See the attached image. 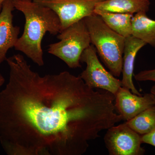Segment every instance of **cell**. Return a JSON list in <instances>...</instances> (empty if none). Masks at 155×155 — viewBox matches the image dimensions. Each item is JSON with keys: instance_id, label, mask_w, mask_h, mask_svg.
Listing matches in <instances>:
<instances>
[{"instance_id": "cell-1", "label": "cell", "mask_w": 155, "mask_h": 155, "mask_svg": "<svg viewBox=\"0 0 155 155\" xmlns=\"http://www.w3.org/2000/svg\"><path fill=\"white\" fill-rule=\"evenodd\" d=\"M0 91V143L8 155H81L103 130L122 120L115 96L64 71L41 76L22 55L7 58Z\"/></svg>"}, {"instance_id": "cell-2", "label": "cell", "mask_w": 155, "mask_h": 155, "mask_svg": "<svg viewBox=\"0 0 155 155\" xmlns=\"http://www.w3.org/2000/svg\"><path fill=\"white\" fill-rule=\"evenodd\" d=\"M15 9L25 18L24 30L14 48L40 67L44 64L42 41L47 32L53 35L61 31L58 15L52 10L33 0H12Z\"/></svg>"}, {"instance_id": "cell-3", "label": "cell", "mask_w": 155, "mask_h": 155, "mask_svg": "<svg viewBox=\"0 0 155 155\" xmlns=\"http://www.w3.org/2000/svg\"><path fill=\"white\" fill-rule=\"evenodd\" d=\"M88 29L91 44L110 72L119 77L122 72L125 38L106 25L97 14L84 19Z\"/></svg>"}, {"instance_id": "cell-4", "label": "cell", "mask_w": 155, "mask_h": 155, "mask_svg": "<svg viewBox=\"0 0 155 155\" xmlns=\"http://www.w3.org/2000/svg\"><path fill=\"white\" fill-rule=\"evenodd\" d=\"M58 38L60 41L50 45L48 52L64 61L69 68L81 67V57L91 44L84 19L61 31Z\"/></svg>"}, {"instance_id": "cell-5", "label": "cell", "mask_w": 155, "mask_h": 155, "mask_svg": "<svg viewBox=\"0 0 155 155\" xmlns=\"http://www.w3.org/2000/svg\"><path fill=\"white\" fill-rule=\"evenodd\" d=\"M97 53L93 45L84 50L80 61L86 64V68L79 76L89 87L110 92L115 96L122 87V81L104 68Z\"/></svg>"}, {"instance_id": "cell-6", "label": "cell", "mask_w": 155, "mask_h": 155, "mask_svg": "<svg viewBox=\"0 0 155 155\" xmlns=\"http://www.w3.org/2000/svg\"><path fill=\"white\" fill-rule=\"evenodd\" d=\"M58 15L61 31L94 14L97 4L105 0H33Z\"/></svg>"}, {"instance_id": "cell-7", "label": "cell", "mask_w": 155, "mask_h": 155, "mask_svg": "<svg viewBox=\"0 0 155 155\" xmlns=\"http://www.w3.org/2000/svg\"><path fill=\"white\" fill-rule=\"evenodd\" d=\"M104 141L110 155H142L145 153L141 147V136L125 122L108 128Z\"/></svg>"}, {"instance_id": "cell-8", "label": "cell", "mask_w": 155, "mask_h": 155, "mask_svg": "<svg viewBox=\"0 0 155 155\" xmlns=\"http://www.w3.org/2000/svg\"><path fill=\"white\" fill-rule=\"evenodd\" d=\"M115 97L116 112L122 120L128 121L148 108L155 105V95L146 94L143 96L134 94L129 89L121 87Z\"/></svg>"}, {"instance_id": "cell-9", "label": "cell", "mask_w": 155, "mask_h": 155, "mask_svg": "<svg viewBox=\"0 0 155 155\" xmlns=\"http://www.w3.org/2000/svg\"><path fill=\"white\" fill-rule=\"evenodd\" d=\"M12 0H6L0 13V64L7 59L9 50L14 47L19 38L20 28L13 24Z\"/></svg>"}, {"instance_id": "cell-10", "label": "cell", "mask_w": 155, "mask_h": 155, "mask_svg": "<svg viewBox=\"0 0 155 155\" xmlns=\"http://www.w3.org/2000/svg\"><path fill=\"white\" fill-rule=\"evenodd\" d=\"M144 42L132 35L125 38L123 55L122 87L129 89L134 94L141 95L134 86L133 81L134 62L137 54L142 48L146 45Z\"/></svg>"}, {"instance_id": "cell-11", "label": "cell", "mask_w": 155, "mask_h": 155, "mask_svg": "<svg viewBox=\"0 0 155 155\" xmlns=\"http://www.w3.org/2000/svg\"><path fill=\"white\" fill-rule=\"evenodd\" d=\"M150 0H105L97 4L94 11L132 14L149 11Z\"/></svg>"}, {"instance_id": "cell-12", "label": "cell", "mask_w": 155, "mask_h": 155, "mask_svg": "<svg viewBox=\"0 0 155 155\" xmlns=\"http://www.w3.org/2000/svg\"><path fill=\"white\" fill-rule=\"evenodd\" d=\"M131 35L155 49V20L150 19L145 12L135 14L132 17Z\"/></svg>"}, {"instance_id": "cell-13", "label": "cell", "mask_w": 155, "mask_h": 155, "mask_svg": "<svg viewBox=\"0 0 155 155\" xmlns=\"http://www.w3.org/2000/svg\"><path fill=\"white\" fill-rule=\"evenodd\" d=\"M112 30L124 38L131 36L132 19L134 15L124 13L94 11Z\"/></svg>"}, {"instance_id": "cell-14", "label": "cell", "mask_w": 155, "mask_h": 155, "mask_svg": "<svg viewBox=\"0 0 155 155\" xmlns=\"http://www.w3.org/2000/svg\"><path fill=\"white\" fill-rule=\"evenodd\" d=\"M125 123L140 135L150 133L155 130V105L142 111Z\"/></svg>"}, {"instance_id": "cell-15", "label": "cell", "mask_w": 155, "mask_h": 155, "mask_svg": "<svg viewBox=\"0 0 155 155\" xmlns=\"http://www.w3.org/2000/svg\"><path fill=\"white\" fill-rule=\"evenodd\" d=\"M135 80L139 81H155V69L141 71L134 75Z\"/></svg>"}, {"instance_id": "cell-16", "label": "cell", "mask_w": 155, "mask_h": 155, "mask_svg": "<svg viewBox=\"0 0 155 155\" xmlns=\"http://www.w3.org/2000/svg\"><path fill=\"white\" fill-rule=\"evenodd\" d=\"M142 143H147L155 147V130L150 133L142 136Z\"/></svg>"}, {"instance_id": "cell-17", "label": "cell", "mask_w": 155, "mask_h": 155, "mask_svg": "<svg viewBox=\"0 0 155 155\" xmlns=\"http://www.w3.org/2000/svg\"><path fill=\"white\" fill-rule=\"evenodd\" d=\"M5 79L3 75L0 73V91H1V87L2 86L3 84L5 83Z\"/></svg>"}, {"instance_id": "cell-18", "label": "cell", "mask_w": 155, "mask_h": 155, "mask_svg": "<svg viewBox=\"0 0 155 155\" xmlns=\"http://www.w3.org/2000/svg\"><path fill=\"white\" fill-rule=\"evenodd\" d=\"M5 1L6 0H0V13L2 11V8L3 4Z\"/></svg>"}, {"instance_id": "cell-19", "label": "cell", "mask_w": 155, "mask_h": 155, "mask_svg": "<svg viewBox=\"0 0 155 155\" xmlns=\"http://www.w3.org/2000/svg\"><path fill=\"white\" fill-rule=\"evenodd\" d=\"M150 93L155 95V84L152 86L150 89Z\"/></svg>"}]
</instances>
